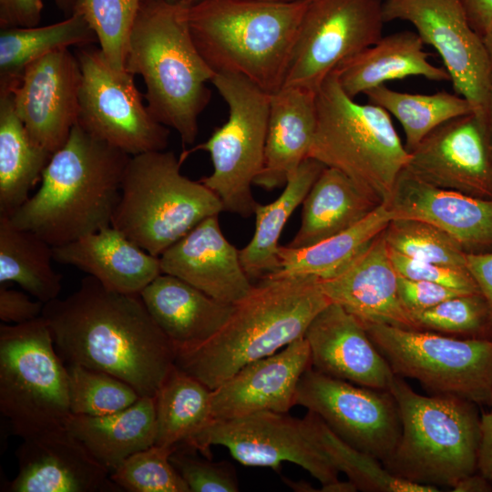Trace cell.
Instances as JSON below:
<instances>
[{
  "instance_id": "cell-24",
  "label": "cell",
  "mask_w": 492,
  "mask_h": 492,
  "mask_svg": "<svg viewBox=\"0 0 492 492\" xmlns=\"http://www.w3.org/2000/svg\"><path fill=\"white\" fill-rule=\"evenodd\" d=\"M162 273L178 277L222 302L235 304L254 285L240 259V250L223 235L218 215L200 221L160 256Z\"/></svg>"
},
{
  "instance_id": "cell-44",
  "label": "cell",
  "mask_w": 492,
  "mask_h": 492,
  "mask_svg": "<svg viewBox=\"0 0 492 492\" xmlns=\"http://www.w3.org/2000/svg\"><path fill=\"white\" fill-rule=\"evenodd\" d=\"M170 461L187 483L190 492H237L238 479L227 462L200 459L176 446Z\"/></svg>"
},
{
  "instance_id": "cell-51",
  "label": "cell",
  "mask_w": 492,
  "mask_h": 492,
  "mask_svg": "<svg viewBox=\"0 0 492 492\" xmlns=\"http://www.w3.org/2000/svg\"><path fill=\"white\" fill-rule=\"evenodd\" d=\"M477 472L492 483V412L490 410L481 414Z\"/></svg>"
},
{
  "instance_id": "cell-13",
  "label": "cell",
  "mask_w": 492,
  "mask_h": 492,
  "mask_svg": "<svg viewBox=\"0 0 492 492\" xmlns=\"http://www.w3.org/2000/svg\"><path fill=\"white\" fill-rule=\"evenodd\" d=\"M78 47L82 79L77 123L129 156L165 150L169 130L144 105L134 75L114 70L99 47Z\"/></svg>"
},
{
  "instance_id": "cell-19",
  "label": "cell",
  "mask_w": 492,
  "mask_h": 492,
  "mask_svg": "<svg viewBox=\"0 0 492 492\" xmlns=\"http://www.w3.org/2000/svg\"><path fill=\"white\" fill-rule=\"evenodd\" d=\"M15 456L18 472L3 491L100 492L120 489L110 479V470L98 462L66 426L24 438Z\"/></svg>"
},
{
  "instance_id": "cell-57",
  "label": "cell",
  "mask_w": 492,
  "mask_h": 492,
  "mask_svg": "<svg viewBox=\"0 0 492 492\" xmlns=\"http://www.w3.org/2000/svg\"><path fill=\"white\" fill-rule=\"evenodd\" d=\"M253 1L275 3V4H292V3L305 2V1H310V0H253Z\"/></svg>"
},
{
  "instance_id": "cell-11",
  "label": "cell",
  "mask_w": 492,
  "mask_h": 492,
  "mask_svg": "<svg viewBox=\"0 0 492 492\" xmlns=\"http://www.w3.org/2000/svg\"><path fill=\"white\" fill-rule=\"evenodd\" d=\"M394 374L433 395H453L489 406L492 340L460 338L387 324H364Z\"/></svg>"
},
{
  "instance_id": "cell-8",
  "label": "cell",
  "mask_w": 492,
  "mask_h": 492,
  "mask_svg": "<svg viewBox=\"0 0 492 492\" xmlns=\"http://www.w3.org/2000/svg\"><path fill=\"white\" fill-rule=\"evenodd\" d=\"M174 152L131 156L111 225L149 253L159 257L208 217L223 211L218 196L180 172Z\"/></svg>"
},
{
  "instance_id": "cell-23",
  "label": "cell",
  "mask_w": 492,
  "mask_h": 492,
  "mask_svg": "<svg viewBox=\"0 0 492 492\" xmlns=\"http://www.w3.org/2000/svg\"><path fill=\"white\" fill-rule=\"evenodd\" d=\"M313 369L350 383L389 390L395 374L364 324L341 305L330 302L305 333Z\"/></svg>"
},
{
  "instance_id": "cell-54",
  "label": "cell",
  "mask_w": 492,
  "mask_h": 492,
  "mask_svg": "<svg viewBox=\"0 0 492 492\" xmlns=\"http://www.w3.org/2000/svg\"><path fill=\"white\" fill-rule=\"evenodd\" d=\"M319 491L323 492H354L357 491L356 487L350 481L332 482L326 485H323L322 489Z\"/></svg>"
},
{
  "instance_id": "cell-59",
  "label": "cell",
  "mask_w": 492,
  "mask_h": 492,
  "mask_svg": "<svg viewBox=\"0 0 492 492\" xmlns=\"http://www.w3.org/2000/svg\"><path fill=\"white\" fill-rule=\"evenodd\" d=\"M488 407L490 408V411L492 412V397H491V402Z\"/></svg>"
},
{
  "instance_id": "cell-53",
  "label": "cell",
  "mask_w": 492,
  "mask_h": 492,
  "mask_svg": "<svg viewBox=\"0 0 492 492\" xmlns=\"http://www.w3.org/2000/svg\"><path fill=\"white\" fill-rule=\"evenodd\" d=\"M482 115L484 118L487 134L488 140H489L491 149H492V77H491L489 94L487 97L486 106L483 109Z\"/></svg>"
},
{
  "instance_id": "cell-39",
  "label": "cell",
  "mask_w": 492,
  "mask_h": 492,
  "mask_svg": "<svg viewBox=\"0 0 492 492\" xmlns=\"http://www.w3.org/2000/svg\"><path fill=\"white\" fill-rule=\"evenodd\" d=\"M72 415L100 416L117 413L141 396L125 381L102 371L67 364Z\"/></svg>"
},
{
  "instance_id": "cell-42",
  "label": "cell",
  "mask_w": 492,
  "mask_h": 492,
  "mask_svg": "<svg viewBox=\"0 0 492 492\" xmlns=\"http://www.w3.org/2000/svg\"><path fill=\"white\" fill-rule=\"evenodd\" d=\"M390 250L416 260L466 267V252L450 235L427 222L392 219L383 231Z\"/></svg>"
},
{
  "instance_id": "cell-33",
  "label": "cell",
  "mask_w": 492,
  "mask_h": 492,
  "mask_svg": "<svg viewBox=\"0 0 492 492\" xmlns=\"http://www.w3.org/2000/svg\"><path fill=\"white\" fill-rule=\"evenodd\" d=\"M324 168L320 161L306 159L275 200L256 204L254 234L250 242L240 250L241 262L250 279L261 280L278 270V241L282 231Z\"/></svg>"
},
{
  "instance_id": "cell-28",
  "label": "cell",
  "mask_w": 492,
  "mask_h": 492,
  "mask_svg": "<svg viewBox=\"0 0 492 492\" xmlns=\"http://www.w3.org/2000/svg\"><path fill=\"white\" fill-rule=\"evenodd\" d=\"M415 31L404 30L382 36L375 44L341 64L334 71L343 91L351 97L408 77L449 81L445 67L429 61V54Z\"/></svg>"
},
{
  "instance_id": "cell-52",
  "label": "cell",
  "mask_w": 492,
  "mask_h": 492,
  "mask_svg": "<svg viewBox=\"0 0 492 492\" xmlns=\"http://www.w3.org/2000/svg\"><path fill=\"white\" fill-rule=\"evenodd\" d=\"M452 488L455 492H490L492 483L480 473L476 472L459 480Z\"/></svg>"
},
{
  "instance_id": "cell-10",
  "label": "cell",
  "mask_w": 492,
  "mask_h": 492,
  "mask_svg": "<svg viewBox=\"0 0 492 492\" xmlns=\"http://www.w3.org/2000/svg\"><path fill=\"white\" fill-rule=\"evenodd\" d=\"M211 83L228 106V119L179 159L209 152L213 170L200 181L218 196L223 211L248 218L258 203L251 186L263 165L271 94L232 73H216Z\"/></svg>"
},
{
  "instance_id": "cell-9",
  "label": "cell",
  "mask_w": 492,
  "mask_h": 492,
  "mask_svg": "<svg viewBox=\"0 0 492 492\" xmlns=\"http://www.w3.org/2000/svg\"><path fill=\"white\" fill-rule=\"evenodd\" d=\"M0 412L22 439L65 427L68 377L43 316L0 326Z\"/></svg>"
},
{
  "instance_id": "cell-21",
  "label": "cell",
  "mask_w": 492,
  "mask_h": 492,
  "mask_svg": "<svg viewBox=\"0 0 492 492\" xmlns=\"http://www.w3.org/2000/svg\"><path fill=\"white\" fill-rule=\"evenodd\" d=\"M385 204L393 219L432 224L455 239L466 253L492 251V200L434 186L404 169Z\"/></svg>"
},
{
  "instance_id": "cell-38",
  "label": "cell",
  "mask_w": 492,
  "mask_h": 492,
  "mask_svg": "<svg viewBox=\"0 0 492 492\" xmlns=\"http://www.w3.org/2000/svg\"><path fill=\"white\" fill-rule=\"evenodd\" d=\"M364 95L369 103L381 107L398 120L409 152L440 125L476 111L467 99L446 91L412 94L394 90L384 84Z\"/></svg>"
},
{
  "instance_id": "cell-22",
  "label": "cell",
  "mask_w": 492,
  "mask_h": 492,
  "mask_svg": "<svg viewBox=\"0 0 492 492\" xmlns=\"http://www.w3.org/2000/svg\"><path fill=\"white\" fill-rule=\"evenodd\" d=\"M383 231L336 273L319 281L320 285L331 302L363 324L417 329L400 302L398 273Z\"/></svg>"
},
{
  "instance_id": "cell-46",
  "label": "cell",
  "mask_w": 492,
  "mask_h": 492,
  "mask_svg": "<svg viewBox=\"0 0 492 492\" xmlns=\"http://www.w3.org/2000/svg\"><path fill=\"white\" fill-rule=\"evenodd\" d=\"M400 302L409 314L430 309L436 304L466 292L426 281L413 280L398 274Z\"/></svg>"
},
{
  "instance_id": "cell-26",
  "label": "cell",
  "mask_w": 492,
  "mask_h": 492,
  "mask_svg": "<svg viewBox=\"0 0 492 492\" xmlns=\"http://www.w3.org/2000/svg\"><path fill=\"white\" fill-rule=\"evenodd\" d=\"M316 125V93L295 87L272 93L263 165L254 184L266 190L285 186L309 158Z\"/></svg>"
},
{
  "instance_id": "cell-17",
  "label": "cell",
  "mask_w": 492,
  "mask_h": 492,
  "mask_svg": "<svg viewBox=\"0 0 492 492\" xmlns=\"http://www.w3.org/2000/svg\"><path fill=\"white\" fill-rule=\"evenodd\" d=\"M409 153L405 169L424 181L492 200V149L480 112L445 122Z\"/></svg>"
},
{
  "instance_id": "cell-56",
  "label": "cell",
  "mask_w": 492,
  "mask_h": 492,
  "mask_svg": "<svg viewBox=\"0 0 492 492\" xmlns=\"http://www.w3.org/2000/svg\"><path fill=\"white\" fill-rule=\"evenodd\" d=\"M484 42L488 53V56L492 65V33L484 37Z\"/></svg>"
},
{
  "instance_id": "cell-14",
  "label": "cell",
  "mask_w": 492,
  "mask_h": 492,
  "mask_svg": "<svg viewBox=\"0 0 492 492\" xmlns=\"http://www.w3.org/2000/svg\"><path fill=\"white\" fill-rule=\"evenodd\" d=\"M295 403L318 415L345 442L382 463L401 435L397 404L389 390L358 385L312 366L300 378Z\"/></svg>"
},
{
  "instance_id": "cell-32",
  "label": "cell",
  "mask_w": 492,
  "mask_h": 492,
  "mask_svg": "<svg viewBox=\"0 0 492 492\" xmlns=\"http://www.w3.org/2000/svg\"><path fill=\"white\" fill-rule=\"evenodd\" d=\"M52 155L29 136L12 93L0 92V215H12L28 200Z\"/></svg>"
},
{
  "instance_id": "cell-12",
  "label": "cell",
  "mask_w": 492,
  "mask_h": 492,
  "mask_svg": "<svg viewBox=\"0 0 492 492\" xmlns=\"http://www.w3.org/2000/svg\"><path fill=\"white\" fill-rule=\"evenodd\" d=\"M383 3L311 0L299 26L282 87L316 93L341 64L375 44L383 36L385 23Z\"/></svg>"
},
{
  "instance_id": "cell-16",
  "label": "cell",
  "mask_w": 492,
  "mask_h": 492,
  "mask_svg": "<svg viewBox=\"0 0 492 492\" xmlns=\"http://www.w3.org/2000/svg\"><path fill=\"white\" fill-rule=\"evenodd\" d=\"M385 22L402 20L442 58L455 93L482 114L489 94L492 65L484 42L470 26L461 0H385Z\"/></svg>"
},
{
  "instance_id": "cell-3",
  "label": "cell",
  "mask_w": 492,
  "mask_h": 492,
  "mask_svg": "<svg viewBox=\"0 0 492 492\" xmlns=\"http://www.w3.org/2000/svg\"><path fill=\"white\" fill-rule=\"evenodd\" d=\"M330 302L316 278L260 280L213 336L176 351L175 365L212 390L246 364L303 337Z\"/></svg>"
},
{
  "instance_id": "cell-31",
  "label": "cell",
  "mask_w": 492,
  "mask_h": 492,
  "mask_svg": "<svg viewBox=\"0 0 492 492\" xmlns=\"http://www.w3.org/2000/svg\"><path fill=\"white\" fill-rule=\"evenodd\" d=\"M393 219L385 203L353 227L304 248L280 246L279 268L261 280L327 279L379 235Z\"/></svg>"
},
{
  "instance_id": "cell-43",
  "label": "cell",
  "mask_w": 492,
  "mask_h": 492,
  "mask_svg": "<svg viewBox=\"0 0 492 492\" xmlns=\"http://www.w3.org/2000/svg\"><path fill=\"white\" fill-rule=\"evenodd\" d=\"M175 448L153 445L137 452L110 472V479L128 492H190L170 461Z\"/></svg>"
},
{
  "instance_id": "cell-5",
  "label": "cell",
  "mask_w": 492,
  "mask_h": 492,
  "mask_svg": "<svg viewBox=\"0 0 492 492\" xmlns=\"http://www.w3.org/2000/svg\"><path fill=\"white\" fill-rule=\"evenodd\" d=\"M310 1L199 0L186 15L194 44L215 73L241 75L272 94L282 87Z\"/></svg>"
},
{
  "instance_id": "cell-29",
  "label": "cell",
  "mask_w": 492,
  "mask_h": 492,
  "mask_svg": "<svg viewBox=\"0 0 492 492\" xmlns=\"http://www.w3.org/2000/svg\"><path fill=\"white\" fill-rule=\"evenodd\" d=\"M300 228L288 245L304 248L357 224L382 202L343 171L325 167L302 201Z\"/></svg>"
},
{
  "instance_id": "cell-7",
  "label": "cell",
  "mask_w": 492,
  "mask_h": 492,
  "mask_svg": "<svg viewBox=\"0 0 492 492\" xmlns=\"http://www.w3.org/2000/svg\"><path fill=\"white\" fill-rule=\"evenodd\" d=\"M316 108L317 125L309 158L343 171L387 203L410 158L390 114L349 97L334 70L316 92Z\"/></svg>"
},
{
  "instance_id": "cell-37",
  "label": "cell",
  "mask_w": 492,
  "mask_h": 492,
  "mask_svg": "<svg viewBox=\"0 0 492 492\" xmlns=\"http://www.w3.org/2000/svg\"><path fill=\"white\" fill-rule=\"evenodd\" d=\"M304 428L320 451L361 491L436 492L437 487L410 482L393 476L374 456L351 446L338 436L315 413L302 418Z\"/></svg>"
},
{
  "instance_id": "cell-15",
  "label": "cell",
  "mask_w": 492,
  "mask_h": 492,
  "mask_svg": "<svg viewBox=\"0 0 492 492\" xmlns=\"http://www.w3.org/2000/svg\"><path fill=\"white\" fill-rule=\"evenodd\" d=\"M209 456L211 446H225L241 464L277 469L292 462L323 485L335 482L339 471L309 437L302 419L261 411L227 420H213L183 443Z\"/></svg>"
},
{
  "instance_id": "cell-55",
  "label": "cell",
  "mask_w": 492,
  "mask_h": 492,
  "mask_svg": "<svg viewBox=\"0 0 492 492\" xmlns=\"http://www.w3.org/2000/svg\"><path fill=\"white\" fill-rule=\"evenodd\" d=\"M53 2L66 16L74 14L77 0H53Z\"/></svg>"
},
{
  "instance_id": "cell-48",
  "label": "cell",
  "mask_w": 492,
  "mask_h": 492,
  "mask_svg": "<svg viewBox=\"0 0 492 492\" xmlns=\"http://www.w3.org/2000/svg\"><path fill=\"white\" fill-rule=\"evenodd\" d=\"M43 0H0V26L29 27L38 26Z\"/></svg>"
},
{
  "instance_id": "cell-4",
  "label": "cell",
  "mask_w": 492,
  "mask_h": 492,
  "mask_svg": "<svg viewBox=\"0 0 492 492\" xmlns=\"http://www.w3.org/2000/svg\"><path fill=\"white\" fill-rule=\"evenodd\" d=\"M187 6L141 0L125 59L126 71L144 80L150 113L183 145L196 140L199 117L210 100L207 83L216 74L194 44Z\"/></svg>"
},
{
  "instance_id": "cell-34",
  "label": "cell",
  "mask_w": 492,
  "mask_h": 492,
  "mask_svg": "<svg viewBox=\"0 0 492 492\" xmlns=\"http://www.w3.org/2000/svg\"><path fill=\"white\" fill-rule=\"evenodd\" d=\"M97 36L78 13L44 26L1 28L0 92H12L26 68L46 55L72 46H87Z\"/></svg>"
},
{
  "instance_id": "cell-18",
  "label": "cell",
  "mask_w": 492,
  "mask_h": 492,
  "mask_svg": "<svg viewBox=\"0 0 492 492\" xmlns=\"http://www.w3.org/2000/svg\"><path fill=\"white\" fill-rule=\"evenodd\" d=\"M81 79L77 56L62 48L30 64L11 92L29 136L52 154L78 122Z\"/></svg>"
},
{
  "instance_id": "cell-49",
  "label": "cell",
  "mask_w": 492,
  "mask_h": 492,
  "mask_svg": "<svg viewBox=\"0 0 492 492\" xmlns=\"http://www.w3.org/2000/svg\"><path fill=\"white\" fill-rule=\"evenodd\" d=\"M466 267L487 301L492 313V251L466 253Z\"/></svg>"
},
{
  "instance_id": "cell-1",
  "label": "cell",
  "mask_w": 492,
  "mask_h": 492,
  "mask_svg": "<svg viewBox=\"0 0 492 492\" xmlns=\"http://www.w3.org/2000/svg\"><path fill=\"white\" fill-rule=\"evenodd\" d=\"M42 316L67 365L108 373L140 396H154L175 364V347L140 295L110 291L90 275L70 295L45 303Z\"/></svg>"
},
{
  "instance_id": "cell-30",
  "label": "cell",
  "mask_w": 492,
  "mask_h": 492,
  "mask_svg": "<svg viewBox=\"0 0 492 492\" xmlns=\"http://www.w3.org/2000/svg\"><path fill=\"white\" fill-rule=\"evenodd\" d=\"M66 427L111 472L131 455L155 445L154 396H141L128 408L107 415H72Z\"/></svg>"
},
{
  "instance_id": "cell-36",
  "label": "cell",
  "mask_w": 492,
  "mask_h": 492,
  "mask_svg": "<svg viewBox=\"0 0 492 492\" xmlns=\"http://www.w3.org/2000/svg\"><path fill=\"white\" fill-rule=\"evenodd\" d=\"M211 389L175 364L154 395L155 445L183 444L213 421Z\"/></svg>"
},
{
  "instance_id": "cell-58",
  "label": "cell",
  "mask_w": 492,
  "mask_h": 492,
  "mask_svg": "<svg viewBox=\"0 0 492 492\" xmlns=\"http://www.w3.org/2000/svg\"><path fill=\"white\" fill-rule=\"evenodd\" d=\"M167 1L174 2V3H179V4L186 5H190L196 3L199 0H167Z\"/></svg>"
},
{
  "instance_id": "cell-25",
  "label": "cell",
  "mask_w": 492,
  "mask_h": 492,
  "mask_svg": "<svg viewBox=\"0 0 492 492\" xmlns=\"http://www.w3.org/2000/svg\"><path fill=\"white\" fill-rule=\"evenodd\" d=\"M54 261L70 265L97 279L107 289L139 294L162 273L154 256L112 225L53 247Z\"/></svg>"
},
{
  "instance_id": "cell-40",
  "label": "cell",
  "mask_w": 492,
  "mask_h": 492,
  "mask_svg": "<svg viewBox=\"0 0 492 492\" xmlns=\"http://www.w3.org/2000/svg\"><path fill=\"white\" fill-rule=\"evenodd\" d=\"M141 0H77L75 12L84 16L97 36L109 66L126 71L125 59L130 34Z\"/></svg>"
},
{
  "instance_id": "cell-45",
  "label": "cell",
  "mask_w": 492,
  "mask_h": 492,
  "mask_svg": "<svg viewBox=\"0 0 492 492\" xmlns=\"http://www.w3.org/2000/svg\"><path fill=\"white\" fill-rule=\"evenodd\" d=\"M389 251L392 262L401 276L441 284L466 293L480 292L466 267L416 260L390 249Z\"/></svg>"
},
{
  "instance_id": "cell-35",
  "label": "cell",
  "mask_w": 492,
  "mask_h": 492,
  "mask_svg": "<svg viewBox=\"0 0 492 492\" xmlns=\"http://www.w3.org/2000/svg\"><path fill=\"white\" fill-rule=\"evenodd\" d=\"M53 246L36 233L0 215V284L17 283L43 303L56 298L62 275L53 266Z\"/></svg>"
},
{
  "instance_id": "cell-41",
  "label": "cell",
  "mask_w": 492,
  "mask_h": 492,
  "mask_svg": "<svg viewBox=\"0 0 492 492\" xmlns=\"http://www.w3.org/2000/svg\"><path fill=\"white\" fill-rule=\"evenodd\" d=\"M410 316L420 330L492 340V313L481 292L460 294Z\"/></svg>"
},
{
  "instance_id": "cell-47",
  "label": "cell",
  "mask_w": 492,
  "mask_h": 492,
  "mask_svg": "<svg viewBox=\"0 0 492 492\" xmlns=\"http://www.w3.org/2000/svg\"><path fill=\"white\" fill-rule=\"evenodd\" d=\"M44 305L32 301L25 292L0 284V320L5 323L19 324L42 316Z\"/></svg>"
},
{
  "instance_id": "cell-2",
  "label": "cell",
  "mask_w": 492,
  "mask_h": 492,
  "mask_svg": "<svg viewBox=\"0 0 492 492\" xmlns=\"http://www.w3.org/2000/svg\"><path fill=\"white\" fill-rule=\"evenodd\" d=\"M130 157L77 123L53 153L37 191L8 217L53 247L109 226Z\"/></svg>"
},
{
  "instance_id": "cell-20",
  "label": "cell",
  "mask_w": 492,
  "mask_h": 492,
  "mask_svg": "<svg viewBox=\"0 0 492 492\" xmlns=\"http://www.w3.org/2000/svg\"><path fill=\"white\" fill-rule=\"evenodd\" d=\"M303 337L281 351L253 361L211 390L213 420H227L261 411L288 413L296 405L297 386L311 367Z\"/></svg>"
},
{
  "instance_id": "cell-27",
  "label": "cell",
  "mask_w": 492,
  "mask_h": 492,
  "mask_svg": "<svg viewBox=\"0 0 492 492\" xmlns=\"http://www.w3.org/2000/svg\"><path fill=\"white\" fill-rule=\"evenodd\" d=\"M139 295L176 351L197 346L213 336L234 306L166 273L159 274Z\"/></svg>"
},
{
  "instance_id": "cell-50",
  "label": "cell",
  "mask_w": 492,
  "mask_h": 492,
  "mask_svg": "<svg viewBox=\"0 0 492 492\" xmlns=\"http://www.w3.org/2000/svg\"><path fill=\"white\" fill-rule=\"evenodd\" d=\"M471 27L483 38L492 33V0H461Z\"/></svg>"
},
{
  "instance_id": "cell-6",
  "label": "cell",
  "mask_w": 492,
  "mask_h": 492,
  "mask_svg": "<svg viewBox=\"0 0 492 492\" xmlns=\"http://www.w3.org/2000/svg\"><path fill=\"white\" fill-rule=\"evenodd\" d=\"M397 404L401 435L382 463L410 482L453 487L477 472L481 415L477 405L453 395H422L403 377L389 387Z\"/></svg>"
}]
</instances>
